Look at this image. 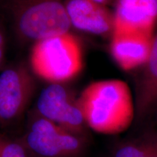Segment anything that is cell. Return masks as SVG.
<instances>
[{"label":"cell","mask_w":157,"mask_h":157,"mask_svg":"<svg viewBox=\"0 0 157 157\" xmlns=\"http://www.w3.org/2000/svg\"><path fill=\"white\" fill-rule=\"evenodd\" d=\"M77 101L88 129L99 134H120L131 126L136 116L130 88L120 79L92 82Z\"/></svg>","instance_id":"6da1fadb"},{"label":"cell","mask_w":157,"mask_h":157,"mask_svg":"<svg viewBox=\"0 0 157 157\" xmlns=\"http://www.w3.org/2000/svg\"><path fill=\"white\" fill-rule=\"evenodd\" d=\"M30 61L39 77L50 84H63L81 72L83 52L77 38L68 32L36 42Z\"/></svg>","instance_id":"7a4b0ae2"},{"label":"cell","mask_w":157,"mask_h":157,"mask_svg":"<svg viewBox=\"0 0 157 157\" xmlns=\"http://www.w3.org/2000/svg\"><path fill=\"white\" fill-rule=\"evenodd\" d=\"M17 27L36 42L69 32L71 23L64 0H13Z\"/></svg>","instance_id":"3957f363"},{"label":"cell","mask_w":157,"mask_h":157,"mask_svg":"<svg viewBox=\"0 0 157 157\" xmlns=\"http://www.w3.org/2000/svg\"><path fill=\"white\" fill-rule=\"evenodd\" d=\"M34 157H80L88 138L70 132L34 112L20 137Z\"/></svg>","instance_id":"277c9868"},{"label":"cell","mask_w":157,"mask_h":157,"mask_svg":"<svg viewBox=\"0 0 157 157\" xmlns=\"http://www.w3.org/2000/svg\"><path fill=\"white\" fill-rule=\"evenodd\" d=\"M35 112L70 132L88 138L89 129L77 98L62 84H50L43 88L37 98Z\"/></svg>","instance_id":"5b68a950"},{"label":"cell","mask_w":157,"mask_h":157,"mask_svg":"<svg viewBox=\"0 0 157 157\" xmlns=\"http://www.w3.org/2000/svg\"><path fill=\"white\" fill-rule=\"evenodd\" d=\"M34 83L21 66L5 69L0 74V125H8L19 119L30 103Z\"/></svg>","instance_id":"8992f818"},{"label":"cell","mask_w":157,"mask_h":157,"mask_svg":"<svg viewBox=\"0 0 157 157\" xmlns=\"http://www.w3.org/2000/svg\"><path fill=\"white\" fill-rule=\"evenodd\" d=\"M154 35L113 31L110 51L113 60L126 71L142 67L148 59Z\"/></svg>","instance_id":"52a82bcc"},{"label":"cell","mask_w":157,"mask_h":157,"mask_svg":"<svg viewBox=\"0 0 157 157\" xmlns=\"http://www.w3.org/2000/svg\"><path fill=\"white\" fill-rule=\"evenodd\" d=\"M64 3L71 26L95 35L112 34L114 16L106 6L90 0H64Z\"/></svg>","instance_id":"ba28073f"},{"label":"cell","mask_w":157,"mask_h":157,"mask_svg":"<svg viewBox=\"0 0 157 157\" xmlns=\"http://www.w3.org/2000/svg\"><path fill=\"white\" fill-rule=\"evenodd\" d=\"M113 31L154 35L157 22V0H114Z\"/></svg>","instance_id":"9c48e42d"},{"label":"cell","mask_w":157,"mask_h":157,"mask_svg":"<svg viewBox=\"0 0 157 157\" xmlns=\"http://www.w3.org/2000/svg\"><path fill=\"white\" fill-rule=\"evenodd\" d=\"M142 67L135 98L137 119L147 117L157 107V33L154 35L148 60Z\"/></svg>","instance_id":"30bf717a"},{"label":"cell","mask_w":157,"mask_h":157,"mask_svg":"<svg viewBox=\"0 0 157 157\" xmlns=\"http://www.w3.org/2000/svg\"><path fill=\"white\" fill-rule=\"evenodd\" d=\"M111 157H157V131L121 141L113 148Z\"/></svg>","instance_id":"8fae6325"},{"label":"cell","mask_w":157,"mask_h":157,"mask_svg":"<svg viewBox=\"0 0 157 157\" xmlns=\"http://www.w3.org/2000/svg\"><path fill=\"white\" fill-rule=\"evenodd\" d=\"M5 53V38L2 31L0 29V66L2 63Z\"/></svg>","instance_id":"7c38bea8"},{"label":"cell","mask_w":157,"mask_h":157,"mask_svg":"<svg viewBox=\"0 0 157 157\" xmlns=\"http://www.w3.org/2000/svg\"><path fill=\"white\" fill-rule=\"evenodd\" d=\"M90 1L94 2L100 4V5H103L105 6H107L109 3H111V2L113 1V0H90Z\"/></svg>","instance_id":"4fadbf2b"},{"label":"cell","mask_w":157,"mask_h":157,"mask_svg":"<svg viewBox=\"0 0 157 157\" xmlns=\"http://www.w3.org/2000/svg\"><path fill=\"white\" fill-rule=\"evenodd\" d=\"M2 137H3V135H0V144H1V141L2 140Z\"/></svg>","instance_id":"5bb4252c"},{"label":"cell","mask_w":157,"mask_h":157,"mask_svg":"<svg viewBox=\"0 0 157 157\" xmlns=\"http://www.w3.org/2000/svg\"><path fill=\"white\" fill-rule=\"evenodd\" d=\"M156 116H157V107H156ZM156 120H157V117H156ZM156 131H157V129H156Z\"/></svg>","instance_id":"9a60e30c"}]
</instances>
